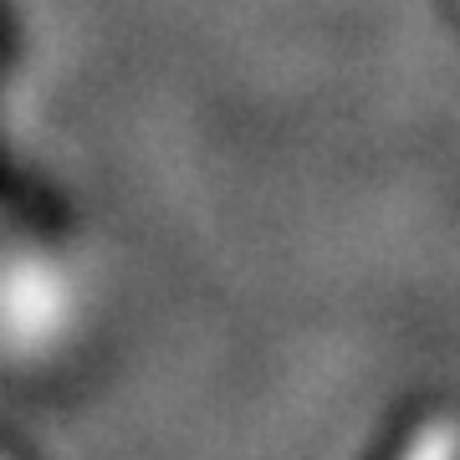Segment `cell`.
<instances>
[{"label": "cell", "mask_w": 460, "mask_h": 460, "mask_svg": "<svg viewBox=\"0 0 460 460\" xmlns=\"http://www.w3.org/2000/svg\"><path fill=\"white\" fill-rule=\"evenodd\" d=\"M399 460H460V420L440 414L425 429H414V440L404 445Z\"/></svg>", "instance_id": "obj_1"}]
</instances>
